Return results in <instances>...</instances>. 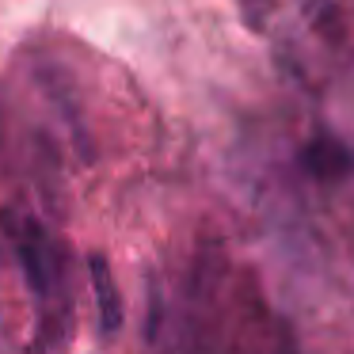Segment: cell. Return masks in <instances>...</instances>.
<instances>
[{"label":"cell","mask_w":354,"mask_h":354,"mask_svg":"<svg viewBox=\"0 0 354 354\" xmlns=\"http://www.w3.org/2000/svg\"><path fill=\"white\" fill-rule=\"evenodd\" d=\"M4 229L8 240L16 244L19 270L27 278L35 305L42 308V335L50 339V346H57V339L69 328V259H65V244L35 217H8L4 214Z\"/></svg>","instance_id":"1"},{"label":"cell","mask_w":354,"mask_h":354,"mask_svg":"<svg viewBox=\"0 0 354 354\" xmlns=\"http://www.w3.org/2000/svg\"><path fill=\"white\" fill-rule=\"evenodd\" d=\"M88 278H92V293H95V313H100V335L115 339L122 331V293H118L115 270L111 259L103 252H88Z\"/></svg>","instance_id":"2"},{"label":"cell","mask_w":354,"mask_h":354,"mask_svg":"<svg viewBox=\"0 0 354 354\" xmlns=\"http://www.w3.org/2000/svg\"><path fill=\"white\" fill-rule=\"evenodd\" d=\"M301 168L313 179H320V183H335V179L354 171V153L331 133H316L301 149Z\"/></svg>","instance_id":"3"},{"label":"cell","mask_w":354,"mask_h":354,"mask_svg":"<svg viewBox=\"0 0 354 354\" xmlns=\"http://www.w3.org/2000/svg\"><path fill=\"white\" fill-rule=\"evenodd\" d=\"M236 8L252 31H267L270 16H274V0H236Z\"/></svg>","instance_id":"4"}]
</instances>
